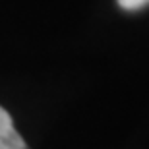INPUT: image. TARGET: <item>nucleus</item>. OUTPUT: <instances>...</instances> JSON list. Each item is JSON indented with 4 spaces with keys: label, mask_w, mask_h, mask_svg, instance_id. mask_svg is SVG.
Here are the masks:
<instances>
[{
    "label": "nucleus",
    "mask_w": 149,
    "mask_h": 149,
    "mask_svg": "<svg viewBox=\"0 0 149 149\" xmlns=\"http://www.w3.org/2000/svg\"><path fill=\"white\" fill-rule=\"evenodd\" d=\"M145 4H149V0H118V6H120L122 10H139V8H143Z\"/></svg>",
    "instance_id": "2"
},
{
    "label": "nucleus",
    "mask_w": 149,
    "mask_h": 149,
    "mask_svg": "<svg viewBox=\"0 0 149 149\" xmlns=\"http://www.w3.org/2000/svg\"><path fill=\"white\" fill-rule=\"evenodd\" d=\"M0 149H27L23 138L17 134L12 116L0 107Z\"/></svg>",
    "instance_id": "1"
}]
</instances>
